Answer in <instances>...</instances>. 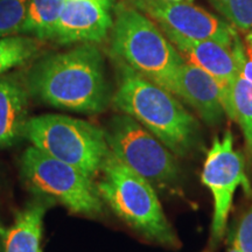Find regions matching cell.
Returning a JSON list of instances; mask_svg holds the SVG:
<instances>
[{
	"instance_id": "15",
	"label": "cell",
	"mask_w": 252,
	"mask_h": 252,
	"mask_svg": "<svg viewBox=\"0 0 252 252\" xmlns=\"http://www.w3.org/2000/svg\"><path fill=\"white\" fill-rule=\"evenodd\" d=\"M223 105L225 115L238 123L249 156L252 158V82L238 74L225 94Z\"/></svg>"
},
{
	"instance_id": "16",
	"label": "cell",
	"mask_w": 252,
	"mask_h": 252,
	"mask_svg": "<svg viewBox=\"0 0 252 252\" xmlns=\"http://www.w3.org/2000/svg\"><path fill=\"white\" fill-rule=\"evenodd\" d=\"M67 0H30L20 34L41 41L53 40L56 23Z\"/></svg>"
},
{
	"instance_id": "12",
	"label": "cell",
	"mask_w": 252,
	"mask_h": 252,
	"mask_svg": "<svg viewBox=\"0 0 252 252\" xmlns=\"http://www.w3.org/2000/svg\"><path fill=\"white\" fill-rule=\"evenodd\" d=\"M174 94L181 97L209 126L220 124L224 117L223 91L220 83L193 63L185 62L178 72Z\"/></svg>"
},
{
	"instance_id": "21",
	"label": "cell",
	"mask_w": 252,
	"mask_h": 252,
	"mask_svg": "<svg viewBox=\"0 0 252 252\" xmlns=\"http://www.w3.org/2000/svg\"><path fill=\"white\" fill-rule=\"evenodd\" d=\"M0 252H5V249H4V239H2L1 231H0Z\"/></svg>"
},
{
	"instance_id": "19",
	"label": "cell",
	"mask_w": 252,
	"mask_h": 252,
	"mask_svg": "<svg viewBox=\"0 0 252 252\" xmlns=\"http://www.w3.org/2000/svg\"><path fill=\"white\" fill-rule=\"evenodd\" d=\"M30 0H0V37L20 34Z\"/></svg>"
},
{
	"instance_id": "5",
	"label": "cell",
	"mask_w": 252,
	"mask_h": 252,
	"mask_svg": "<svg viewBox=\"0 0 252 252\" xmlns=\"http://www.w3.org/2000/svg\"><path fill=\"white\" fill-rule=\"evenodd\" d=\"M24 137L43 153L76 167L91 178L102 169L110 154L103 128L69 116L28 118Z\"/></svg>"
},
{
	"instance_id": "6",
	"label": "cell",
	"mask_w": 252,
	"mask_h": 252,
	"mask_svg": "<svg viewBox=\"0 0 252 252\" xmlns=\"http://www.w3.org/2000/svg\"><path fill=\"white\" fill-rule=\"evenodd\" d=\"M111 153L153 187L178 194L181 171L172 153L153 133L128 115L110 119L104 130Z\"/></svg>"
},
{
	"instance_id": "4",
	"label": "cell",
	"mask_w": 252,
	"mask_h": 252,
	"mask_svg": "<svg viewBox=\"0 0 252 252\" xmlns=\"http://www.w3.org/2000/svg\"><path fill=\"white\" fill-rule=\"evenodd\" d=\"M100 171L103 178L97 188L119 219L154 243L173 249L180 247L178 235L149 181L119 161L111 151Z\"/></svg>"
},
{
	"instance_id": "8",
	"label": "cell",
	"mask_w": 252,
	"mask_h": 252,
	"mask_svg": "<svg viewBox=\"0 0 252 252\" xmlns=\"http://www.w3.org/2000/svg\"><path fill=\"white\" fill-rule=\"evenodd\" d=\"M201 180L214 197V214L210 237L204 252H215L222 243L228 225L234 195L242 186L249 196L252 187L245 173L244 158L234 149V135L226 130L222 139L215 137L207 153Z\"/></svg>"
},
{
	"instance_id": "22",
	"label": "cell",
	"mask_w": 252,
	"mask_h": 252,
	"mask_svg": "<svg viewBox=\"0 0 252 252\" xmlns=\"http://www.w3.org/2000/svg\"><path fill=\"white\" fill-rule=\"evenodd\" d=\"M245 41H247L248 43H250L251 47H252V31L250 32V33L247 34V37H245Z\"/></svg>"
},
{
	"instance_id": "13",
	"label": "cell",
	"mask_w": 252,
	"mask_h": 252,
	"mask_svg": "<svg viewBox=\"0 0 252 252\" xmlns=\"http://www.w3.org/2000/svg\"><path fill=\"white\" fill-rule=\"evenodd\" d=\"M27 87L14 76L0 75V147H9L24 137L28 121Z\"/></svg>"
},
{
	"instance_id": "10",
	"label": "cell",
	"mask_w": 252,
	"mask_h": 252,
	"mask_svg": "<svg viewBox=\"0 0 252 252\" xmlns=\"http://www.w3.org/2000/svg\"><path fill=\"white\" fill-rule=\"evenodd\" d=\"M115 6L116 0H67L53 41L60 45L102 42L112 30Z\"/></svg>"
},
{
	"instance_id": "14",
	"label": "cell",
	"mask_w": 252,
	"mask_h": 252,
	"mask_svg": "<svg viewBox=\"0 0 252 252\" xmlns=\"http://www.w3.org/2000/svg\"><path fill=\"white\" fill-rule=\"evenodd\" d=\"M47 206L33 202L19 212L11 228L2 234L5 252H41L43 217Z\"/></svg>"
},
{
	"instance_id": "23",
	"label": "cell",
	"mask_w": 252,
	"mask_h": 252,
	"mask_svg": "<svg viewBox=\"0 0 252 252\" xmlns=\"http://www.w3.org/2000/svg\"><path fill=\"white\" fill-rule=\"evenodd\" d=\"M228 252H242V251L239 250V249L236 248V247H234V245H232V247L228 250Z\"/></svg>"
},
{
	"instance_id": "9",
	"label": "cell",
	"mask_w": 252,
	"mask_h": 252,
	"mask_svg": "<svg viewBox=\"0 0 252 252\" xmlns=\"http://www.w3.org/2000/svg\"><path fill=\"white\" fill-rule=\"evenodd\" d=\"M134 8L154 19L161 30H169L194 40H213L234 45L238 32L226 20L190 2L168 0H127Z\"/></svg>"
},
{
	"instance_id": "1",
	"label": "cell",
	"mask_w": 252,
	"mask_h": 252,
	"mask_svg": "<svg viewBox=\"0 0 252 252\" xmlns=\"http://www.w3.org/2000/svg\"><path fill=\"white\" fill-rule=\"evenodd\" d=\"M26 87L53 108L88 115L103 112L111 99L104 58L94 43L39 60L28 71Z\"/></svg>"
},
{
	"instance_id": "11",
	"label": "cell",
	"mask_w": 252,
	"mask_h": 252,
	"mask_svg": "<svg viewBox=\"0 0 252 252\" xmlns=\"http://www.w3.org/2000/svg\"><path fill=\"white\" fill-rule=\"evenodd\" d=\"M161 30V28H160ZM182 59L197 65L219 82L223 99L230 86L239 74V65L232 46H225L213 40L188 39L169 30H161Z\"/></svg>"
},
{
	"instance_id": "18",
	"label": "cell",
	"mask_w": 252,
	"mask_h": 252,
	"mask_svg": "<svg viewBox=\"0 0 252 252\" xmlns=\"http://www.w3.org/2000/svg\"><path fill=\"white\" fill-rule=\"evenodd\" d=\"M226 21L242 33L252 31V0H209Z\"/></svg>"
},
{
	"instance_id": "24",
	"label": "cell",
	"mask_w": 252,
	"mask_h": 252,
	"mask_svg": "<svg viewBox=\"0 0 252 252\" xmlns=\"http://www.w3.org/2000/svg\"><path fill=\"white\" fill-rule=\"evenodd\" d=\"M168 1H175V2H182V1H185V0H168ZM189 2L190 1H193V0H188Z\"/></svg>"
},
{
	"instance_id": "7",
	"label": "cell",
	"mask_w": 252,
	"mask_h": 252,
	"mask_svg": "<svg viewBox=\"0 0 252 252\" xmlns=\"http://www.w3.org/2000/svg\"><path fill=\"white\" fill-rule=\"evenodd\" d=\"M21 175L34 193L45 195L76 214L103 213V198L93 178L76 167L43 153L33 145L21 158Z\"/></svg>"
},
{
	"instance_id": "17",
	"label": "cell",
	"mask_w": 252,
	"mask_h": 252,
	"mask_svg": "<svg viewBox=\"0 0 252 252\" xmlns=\"http://www.w3.org/2000/svg\"><path fill=\"white\" fill-rule=\"evenodd\" d=\"M42 43L43 41L24 34L0 37V75L35 59Z\"/></svg>"
},
{
	"instance_id": "20",
	"label": "cell",
	"mask_w": 252,
	"mask_h": 252,
	"mask_svg": "<svg viewBox=\"0 0 252 252\" xmlns=\"http://www.w3.org/2000/svg\"><path fill=\"white\" fill-rule=\"evenodd\" d=\"M232 245L242 252H252V204L239 222Z\"/></svg>"
},
{
	"instance_id": "3",
	"label": "cell",
	"mask_w": 252,
	"mask_h": 252,
	"mask_svg": "<svg viewBox=\"0 0 252 252\" xmlns=\"http://www.w3.org/2000/svg\"><path fill=\"white\" fill-rule=\"evenodd\" d=\"M111 52L141 76L174 94L176 76L186 61L146 14L124 2L115 6Z\"/></svg>"
},
{
	"instance_id": "2",
	"label": "cell",
	"mask_w": 252,
	"mask_h": 252,
	"mask_svg": "<svg viewBox=\"0 0 252 252\" xmlns=\"http://www.w3.org/2000/svg\"><path fill=\"white\" fill-rule=\"evenodd\" d=\"M118 86L112 104L139 122L178 157H187L202 147L198 122L174 94L141 76L117 60Z\"/></svg>"
}]
</instances>
